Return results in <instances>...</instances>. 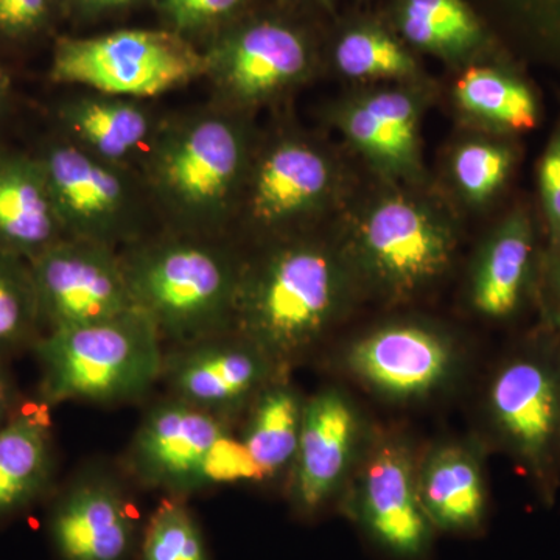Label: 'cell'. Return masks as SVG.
Returning <instances> with one entry per match:
<instances>
[{
	"mask_svg": "<svg viewBox=\"0 0 560 560\" xmlns=\"http://www.w3.org/2000/svg\"><path fill=\"white\" fill-rule=\"evenodd\" d=\"M47 526L60 560H130L135 548L130 503L108 477L70 485L51 506Z\"/></svg>",
	"mask_w": 560,
	"mask_h": 560,
	"instance_id": "cell-18",
	"label": "cell"
},
{
	"mask_svg": "<svg viewBox=\"0 0 560 560\" xmlns=\"http://www.w3.org/2000/svg\"><path fill=\"white\" fill-rule=\"evenodd\" d=\"M536 232L528 209L518 206L490 231L470 280L475 311L489 319H510L536 293Z\"/></svg>",
	"mask_w": 560,
	"mask_h": 560,
	"instance_id": "cell-19",
	"label": "cell"
},
{
	"mask_svg": "<svg viewBox=\"0 0 560 560\" xmlns=\"http://www.w3.org/2000/svg\"><path fill=\"white\" fill-rule=\"evenodd\" d=\"M51 0H0V33L21 36L36 31L49 14Z\"/></svg>",
	"mask_w": 560,
	"mask_h": 560,
	"instance_id": "cell-35",
	"label": "cell"
},
{
	"mask_svg": "<svg viewBox=\"0 0 560 560\" xmlns=\"http://www.w3.org/2000/svg\"><path fill=\"white\" fill-rule=\"evenodd\" d=\"M486 411L504 451L552 503L560 485V338L545 327L500 364Z\"/></svg>",
	"mask_w": 560,
	"mask_h": 560,
	"instance_id": "cell-6",
	"label": "cell"
},
{
	"mask_svg": "<svg viewBox=\"0 0 560 560\" xmlns=\"http://www.w3.org/2000/svg\"><path fill=\"white\" fill-rule=\"evenodd\" d=\"M399 27L412 46L448 61L466 60L486 43L480 21L464 0H404Z\"/></svg>",
	"mask_w": 560,
	"mask_h": 560,
	"instance_id": "cell-26",
	"label": "cell"
},
{
	"mask_svg": "<svg viewBox=\"0 0 560 560\" xmlns=\"http://www.w3.org/2000/svg\"><path fill=\"white\" fill-rule=\"evenodd\" d=\"M206 62L228 98L256 105L296 84L311 68V51L285 25L259 22L221 40Z\"/></svg>",
	"mask_w": 560,
	"mask_h": 560,
	"instance_id": "cell-17",
	"label": "cell"
},
{
	"mask_svg": "<svg viewBox=\"0 0 560 560\" xmlns=\"http://www.w3.org/2000/svg\"><path fill=\"white\" fill-rule=\"evenodd\" d=\"M49 430L31 416L0 427V526L20 517L49 489L54 477Z\"/></svg>",
	"mask_w": 560,
	"mask_h": 560,
	"instance_id": "cell-22",
	"label": "cell"
},
{
	"mask_svg": "<svg viewBox=\"0 0 560 560\" xmlns=\"http://www.w3.org/2000/svg\"><path fill=\"white\" fill-rule=\"evenodd\" d=\"M515 153L510 143L470 140L455 150L452 176L460 195L471 205L492 200L510 179Z\"/></svg>",
	"mask_w": 560,
	"mask_h": 560,
	"instance_id": "cell-29",
	"label": "cell"
},
{
	"mask_svg": "<svg viewBox=\"0 0 560 560\" xmlns=\"http://www.w3.org/2000/svg\"><path fill=\"white\" fill-rule=\"evenodd\" d=\"M125 275L138 308L162 340L191 345L230 334L242 265L195 238H167L128 254Z\"/></svg>",
	"mask_w": 560,
	"mask_h": 560,
	"instance_id": "cell-3",
	"label": "cell"
},
{
	"mask_svg": "<svg viewBox=\"0 0 560 560\" xmlns=\"http://www.w3.org/2000/svg\"><path fill=\"white\" fill-rule=\"evenodd\" d=\"M458 235L447 213L407 191H386L350 224L341 248L360 287L408 301L451 267Z\"/></svg>",
	"mask_w": 560,
	"mask_h": 560,
	"instance_id": "cell-4",
	"label": "cell"
},
{
	"mask_svg": "<svg viewBox=\"0 0 560 560\" xmlns=\"http://www.w3.org/2000/svg\"><path fill=\"white\" fill-rule=\"evenodd\" d=\"M243 0H161L165 16L178 31H198L226 20Z\"/></svg>",
	"mask_w": 560,
	"mask_h": 560,
	"instance_id": "cell-33",
	"label": "cell"
},
{
	"mask_svg": "<svg viewBox=\"0 0 560 560\" xmlns=\"http://www.w3.org/2000/svg\"><path fill=\"white\" fill-rule=\"evenodd\" d=\"M38 296L31 265L0 250V359L39 340Z\"/></svg>",
	"mask_w": 560,
	"mask_h": 560,
	"instance_id": "cell-28",
	"label": "cell"
},
{
	"mask_svg": "<svg viewBox=\"0 0 560 560\" xmlns=\"http://www.w3.org/2000/svg\"><path fill=\"white\" fill-rule=\"evenodd\" d=\"M305 400L285 374L279 375L257 394L248 407L242 447L260 478L290 470L300 444Z\"/></svg>",
	"mask_w": 560,
	"mask_h": 560,
	"instance_id": "cell-25",
	"label": "cell"
},
{
	"mask_svg": "<svg viewBox=\"0 0 560 560\" xmlns=\"http://www.w3.org/2000/svg\"><path fill=\"white\" fill-rule=\"evenodd\" d=\"M14 405V388L9 372L3 366L2 359H0V427L5 425L13 415Z\"/></svg>",
	"mask_w": 560,
	"mask_h": 560,
	"instance_id": "cell-36",
	"label": "cell"
},
{
	"mask_svg": "<svg viewBox=\"0 0 560 560\" xmlns=\"http://www.w3.org/2000/svg\"><path fill=\"white\" fill-rule=\"evenodd\" d=\"M28 265L47 330L84 326L138 308L124 261L108 245L66 237Z\"/></svg>",
	"mask_w": 560,
	"mask_h": 560,
	"instance_id": "cell-8",
	"label": "cell"
},
{
	"mask_svg": "<svg viewBox=\"0 0 560 560\" xmlns=\"http://www.w3.org/2000/svg\"><path fill=\"white\" fill-rule=\"evenodd\" d=\"M61 120L75 145L119 165L153 135L150 114L131 98L98 94L66 103Z\"/></svg>",
	"mask_w": 560,
	"mask_h": 560,
	"instance_id": "cell-23",
	"label": "cell"
},
{
	"mask_svg": "<svg viewBox=\"0 0 560 560\" xmlns=\"http://www.w3.org/2000/svg\"><path fill=\"white\" fill-rule=\"evenodd\" d=\"M40 164L66 237L113 248L130 231L136 195L119 165L75 143L50 147Z\"/></svg>",
	"mask_w": 560,
	"mask_h": 560,
	"instance_id": "cell-11",
	"label": "cell"
},
{
	"mask_svg": "<svg viewBox=\"0 0 560 560\" xmlns=\"http://www.w3.org/2000/svg\"><path fill=\"white\" fill-rule=\"evenodd\" d=\"M40 393L50 404L114 405L138 400L162 377V338L147 313L47 330L33 346Z\"/></svg>",
	"mask_w": 560,
	"mask_h": 560,
	"instance_id": "cell-2",
	"label": "cell"
},
{
	"mask_svg": "<svg viewBox=\"0 0 560 560\" xmlns=\"http://www.w3.org/2000/svg\"><path fill=\"white\" fill-rule=\"evenodd\" d=\"M419 499L431 526L447 533L480 529L488 511L481 460L470 447L445 444L418 467Z\"/></svg>",
	"mask_w": 560,
	"mask_h": 560,
	"instance_id": "cell-21",
	"label": "cell"
},
{
	"mask_svg": "<svg viewBox=\"0 0 560 560\" xmlns=\"http://www.w3.org/2000/svg\"><path fill=\"white\" fill-rule=\"evenodd\" d=\"M548 61L560 69V0H504Z\"/></svg>",
	"mask_w": 560,
	"mask_h": 560,
	"instance_id": "cell-31",
	"label": "cell"
},
{
	"mask_svg": "<svg viewBox=\"0 0 560 560\" xmlns=\"http://www.w3.org/2000/svg\"><path fill=\"white\" fill-rule=\"evenodd\" d=\"M249 168L246 131L221 114L180 121L151 145V186L173 215L195 230L224 220L245 190Z\"/></svg>",
	"mask_w": 560,
	"mask_h": 560,
	"instance_id": "cell-5",
	"label": "cell"
},
{
	"mask_svg": "<svg viewBox=\"0 0 560 560\" xmlns=\"http://www.w3.org/2000/svg\"><path fill=\"white\" fill-rule=\"evenodd\" d=\"M226 442V420L171 397L140 423L128 466L147 488L186 495L210 480V466Z\"/></svg>",
	"mask_w": 560,
	"mask_h": 560,
	"instance_id": "cell-10",
	"label": "cell"
},
{
	"mask_svg": "<svg viewBox=\"0 0 560 560\" xmlns=\"http://www.w3.org/2000/svg\"><path fill=\"white\" fill-rule=\"evenodd\" d=\"M340 173L318 147L287 139L272 145L246 179V208L261 230H287L311 220L337 198Z\"/></svg>",
	"mask_w": 560,
	"mask_h": 560,
	"instance_id": "cell-15",
	"label": "cell"
},
{
	"mask_svg": "<svg viewBox=\"0 0 560 560\" xmlns=\"http://www.w3.org/2000/svg\"><path fill=\"white\" fill-rule=\"evenodd\" d=\"M422 94L410 86L360 92L331 110V120L372 167L388 179L422 175Z\"/></svg>",
	"mask_w": 560,
	"mask_h": 560,
	"instance_id": "cell-16",
	"label": "cell"
},
{
	"mask_svg": "<svg viewBox=\"0 0 560 560\" xmlns=\"http://www.w3.org/2000/svg\"><path fill=\"white\" fill-rule=\"evenodd\" d=\"M279 371L261 350L234 331L165 353L162 377L172 397L226 420L248 408Z\"/></svg>",
	"mask_w": 560,
	"mask_h": 560,
	"instance_id": "cell-12",
	"label": "cell"
},
{
	"mask_svg": "<svg viewBox=\"0 0 560 560\" xmlns=\"http://www.w3.org/2000/svg\"><path fill=\"white\" fill-rule=\"evenodd\" d=\"M464 116L497 135H523L539 125L536 92L517 73L499 66H471L453 90Z\"/></svg>",
	"mask_w": 560,
	"mask_h": 560,
	"instance_id": "cell-24",
	"label": "cell"
},
{
	"mask_svg": "<svg viewBox=\"0 0 560 560\" xmlns=\"http://www.w3.org/2000/svg\"><path fill=\"white\" fill-rule=\"evenodd\" d=\"M136 0H79L84 13H102V11L119 9Z\"/></svg>",
	"mask_w": 560,
	"mask_h": 560,
	"instance_id": "cell-37",
	"label": "cell"
},
{
	"mask_svg": "<svg viewBox=\"0 0 560 560\" xmlns=\"http://www.w3.org/2000/svg\"><path fill=\"white\" fill-rule=\"evenodd\" d=\"M142 560H210L197 518L180 501H165L151 515L142 540Z\"/></svg>",
	"mask_w": 560,
	"mask_h": 560,
	"instance_id": "cell-30",
	"label": "cell"
},
{
	"mask_svg": "<svg viewBox=\"0 0 560 560\" xmlns=\"http://www.w3.org/2000/svg\"><path fill=\"white\" fill-rule=\"evenodd\" d=\"M62 238L40 160L0 158V250L31 261Z\"/></svg>",
	"mask_w": 560,
	"mask_h": 560,
	"instance_id": "cell-20",
	"label": "cell"
},
{
	"mask_svg": "<svg viewBox=\"0 0 560 560\" xmlns=\"http://www.w3.org/2000/svg\"><path fill=\"white\" fill-rule=\"evenodd\" d=\"M335 62L352 80L411 81L419 73L410 51L377 27L346 32L335 49Z\"/></svg>",
	"mask_w": 560,
	"mask_h": 560,
	"instance_id": "cell-27",
	"label": "cell"
},
{
	"mask_svg": "<svg viewBox=\"0 0 560 560\" xmlns=\"http://www.w3.org/2000/svg\"><path fill=\"white\" fill-rule=\"evenodd\" d=\"M537 183H539L541 213H544L548 241H550L548 246L556 248L560 246V120L541 153L539 168H537Z\"/></svg>",
	"mask_w": 560,
	"mask_h": 560,
	"instance_id": "cell-32",
	"label": "cell"
},
{
	"mask_svg": "<svg viewBox=\"0 0 560 560\" xmlns=\"http://www.w3.org/2000/svg\"><path fill=\"white\" fill-rule=\"evenodd\" d=\"M363 423L348 394L319 390L305 400L300 444L290 467V501L312 517L346 486L361 458Z\"/></svg>",
	"mask_w": 560,
	"mask_h": 560,
	"instance_id": "cell-13",
	"label": "cell"
},
{
	"mask_svg": "<svg viewBox=\"0 0 560 560\" xmlns=\"http://www.w3.org/2000/svg\"><path fill=\"white\" fill-rule=\"evenodd\" d=\"M346 366L363 385L394 400L429 397L452 381L458 364L453 342L422 324H390L353 342Z\"/></svg>",
	"mask_w": 560,
	"mask_h": 560,
	"instance_id": "cell-14",
	"label": "cell"
},
{
	"mask_svg": "<svg viewBox=\"0 0 560 560\" xmlns=\"http://www.w3.org/2000/svg\"><path fill=\"white\" fill-rule=\"evenodd\" d=\"M359 287L341 245L280 243L242 267L232 331L285 372L340 323Z\"/></svg>",
	"mask_w": 560,
	"mask_h": 560,
	"instance_id": "cell-1",
	"label": "cell"
},
{
	"mask_svg": "<svg viewBox=\"0 0 560 560\" xmlns=\"http://www.w3.org/2000/svg\"><path fill=\"white\" fill-rule=\"evenodd\" d=\"M7 91H9V77L0 69V105H2L3 98H5Z\"/></svg>",
	"mask_w": 560,
	"mask_h": 560,
	"instance_id": "cell-38",
	"label": "cell"
},
{
	"mask_svg": "<svg viewBox=\"0 0 560 560\" xmlns=\"http://www.w3.org/2000/svg\"><path fill=\"white\" fill-rule=\"evenodd\" d=\"M418 467L407 442L382 438L353 470V514L378 547L399 559L422 558L433 536L419 499Z\"/></svg>",
	"mask_w": 560,
	"mask_h": 560,
	"instance_id": "cell-9",
	"label": "cell"
},
{
	"mask_svg": "<svg viewBox=\"0 0 560 560\" xmlns=\"http://www.w3.org/2000/svg\"><path fill=\"white\" fill-rule=\"evenodd\" d=\"M536 294L544 324L560 338V246L540 253Z\"/></svg>",
	"mask_w": 560,
	"mask_h": 560,
	"instance_id": "cell-34",
	"label": "cell"
},
{
	"mask_svg": "<svg viewBox=\"0 0 560 560\" xmlns=\"http://www.w3.org/2000/svg\"><path fill=\"white\" fill-rule=\"evenodd\" d=\"M206 72V55L178 33L119 31L58 40L50 79L135 101L186 86Z\"/></svg>",
	"mask_w": 560,
	"mask_h": 560,
	"instance_id": "cell-7",
	"label": "cell"
}]
</instances>
